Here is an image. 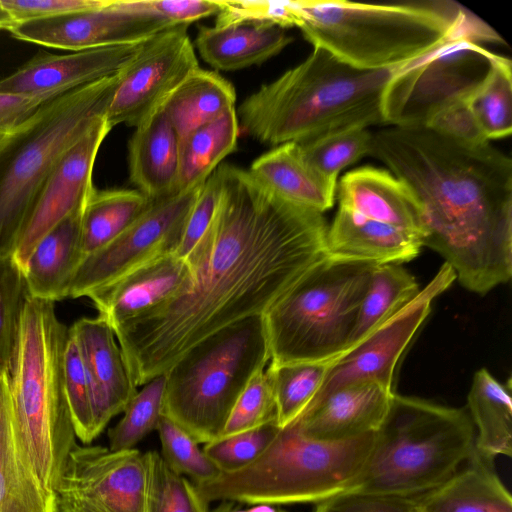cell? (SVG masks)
Returning a JSON list of instances; mask_svg holds the SVG:
<instances>
[{
  "mask_svg": "<svg viewBox=\"0 0 512 512\" xmlns=\"http://www.w3.org/2000/svg\"><path fill=\"white\" fill-rule=\"evenodd\" d=\"M218 171L216 216L186 259L190 288L113 330L136 386L165 374L207 336L263 315L326 255L323 213L279 198L248 170L221 164Z\"/></svg>",
  "mask_w": 512,
  "mask_h": 512,
  "instance_id": "obj_1",
  "label": "cell"
},
{
  "mask_svg": "<svg viewBox=\"0 0 512 512\" xmlns=\"http://www.w3.org/2000/svg\"><path fill=\"white\" fill-rule=\"evenodd\" d=\"M370 154L416 197L421 243L470 292L512 276V161L489 142L466 145L425 127L372 133Z\"/></svg>",
  "mask_w": 512,
  "mask_h": 512,
  "instance_id": "obj_2",
  "label": "cell"
},
{
  "mask_svg": "<svg viewBox=\"0 0 512 512\" xmlns=\"http://www.w3.org/2000/svg\"><path fill=\"white\" fill-rule=\"evenodd\" d=\"M298 28L314 47L361 70L394 69L449 40L504 43L498 33L453 1L365 4L297 1Z\"/></svg>",
  "mask_w": 512,
  "mask_h": 512,
  "instance_id": "obj_3",
  "label": "cell"
},
{
  "mask_svg": "<svg viewBox=\"0 0 512 512\" xmlns=\"http://www.w3.org/2000/svg\"><path fill=\"white\" fill-rule=\"evenodd\" d=\"M399 68L361 70L314 47L303 62L263 84L239 105L240 132L275 147L384 123L382 94Z\"/></svg>",
  "mask_w": 512,
  "mask_h": 512,
  "instance_id": "obj_4",
  "label": "cell"
},
{
  "mask_svg": "<svg viewBox=\"0 0 512 512\" xmlns=\"http://www.w3.org/2000/svg\"><path fill=\"white\" fill-rule=\"evenodd\" d=\"M67 338L54 303L27 296L7 384L19 442L41 485L53 493L77 444L65 391Z\"/></svg>",
  "mask_w": 512,
  "mask_h": 512,
  "instance_id": "obj_5",
  "label": "cell"
},
{
  "mask_svg": "<svg viewBox=\"0 0 512 512\" xmlns=\"http://www.w3.org/2000/svg\"><path fill=\"white\" fill-rule=\"evenodd\" d=\"M474 453L475 428L466 409L395 393L348 492L418 497L446 481Z\"/></svg>",
  "mask_w": 512,
  "mask_h": 512,
  "instance_id": "obj_6",
  "label": "cell"
},
{
  "mask_svg": "<svg viewBox=\"0 0 512 512\" xmlns=\"http://www.w3.org/2000/svg\"><path fill=\"white\" fill-rule=\"evenodd\" d=\"M373 439L374 433L341 441L316 440L292 423L280 428L264 451L245 467L193 484L207 503H319L352 488Z\"/></svg>",
  "mask_w": 512,
  "mask_h": 512,
  "instance_id": "obj_7",
  "label": "cell"
},
{
  "mask_svg": "<svg viewBox=\"0 0 512 512\" xmlns=\"http://www.w3.org/2000/svg\"><path fill=\"white\" fill-rule=\"evenodd\" d=\"M121 72L46 102L0 142V257L20 231L62 156L106 116Z\"/></svg>",
  "mask_w": 512,
  "mask_h": 512,
  "instance_id": "obj_8",
  "label": "cell"
},
{
  "mask_svg": "<svg viewBox=\"0 0 512 512\" xmlns=\"http://www.w3.org/2000/svg\"><path fill=\"white\" fill-rule=\"evenodd\" d=\"M269 360L262 315L207 336L165 373L162 415L198 444L218 439L238 397Z\"/></svg>",
  "mask_w": 512,
  "mask_h": 512,
  "instance_id": "obj_9",
  "label": "cell"
},
{
  "mask_svg": "<svg viewBox=\"0 0 512 512\" xmlns=\"http://www.w3.org/2000/svg\"><path fill=\"white\" fill-rule=\"evenodd\" d=\"M374 264L327 254L262 315L270 364L326 362L350 345Z\"/></svg>",
  "mask_w": 512,
  "mask_h": 512,
  "instance_id": "obj_10",
  "label": "cell"
},
{
  "mask_svg": "<svg viewBox=\"0 0 512 512\" xmlns=\"http://www.w3.org/2000/svg\"><path fill=\"white\" fill-rule=\"evenodd\" d=\"M494 55L460 36L400 67L382 94L383 122L394 127H424L442 107L472 94L486 77Z\"/></svg>",
  "mask_w": 512,
  "mask_h": 512,
  "instance_id": "obj_11",
  "label": "cell"
},
{
  "mask_svg": "<svg viewBox=\"0 0 512 512\" xmlns=\"http://www.w3.org/2000/svg\"><path fill=\"white\" fill-rule=\"evenodd\" d=\"M158 457L76 444L54 490L57 512H152Z\"/></svg>",
  "mask_w": 512,
  "mask_h": 512,
  "instance_id": "obj_12",
  "label": "cell"
},
{
  "mask_svg": "<svg viewBox=\"0 0 512 512\" xmlns=\"http://www.w3.org/2000/svg\"><path fill=\"white\" fill-rule=\"evenodd\" d=\"M202 186L152 200L116 239L83 258L73 278L69 297H89L143 263L176 253Z\"/></svg>",
  "mask_w": 512,
  "mask_h": 512,
  "instance_id": "obj_13",
  "label": "cell"
},
{
  "mask_svg": "<svg viewBox=\"0 0 512 512\" xmlns=\"http://www.w3.org/2000/svg\"><path fill=\"white\" fill-rule=\"evenodd\" d=\"M187 28L175 26L148 39L121 71L106 113L112 127L121 123L139 125L199 67Z\"/></svg>",
  "mask_w": 512,
  "mask_h": 512,
  "instance_id": "obj_14",
  "label": "cell"
},
{
  "mask_svg": "<svg viewBox=\"0 0 512 512\" xmlns=\"http://www.w3.org/2000/svg\"><path fill=\"white\" fill-rule=\"evenodd\" d=\"M455 280L454 271L444 263L412 300L334 360L317 397L356 382H376L393 389L400 357L429 315L433 300Z\"/></svg>",
  "mask_w": 512,
  "mask_h": 512,
  "instance_id": "obj_15",
  "label": "cell"
},
{
  "mask_svg": "<svg viewBox=\"0 0 512 512\" xmlns=\"http://www.w3.org/2000/svg\"><path fill=\"white\" fill-rule=\"evenodd\" d=\"M112 128L106 116L100 119L62 156L48 176L12 252L21 270L37 243L67 216L85 206L95 189L92 173L96 156Z\"/></svg>",
  "mask_w": 512,
  "mask_h": 512,
  "instance_id": "obj_16",
  "label": "cell"
},
{
  "mask_svg": "<svg viewBox=\"0 0 512 512\" xmlns=\"http://www.w3.org/2000/svg\"><path fill=\"white\" fill-rule=\"evenodd\" d=\"M172 27L152 14L124 8L120 0H107L100 8L17 23L9 32L20 41L73 52L146 41Z\"/></svg>",
  "mask_w": 512,
  "mask_h": 512,
  "instance_id": "obj_17",
  "label": "cell"
},
{
  "mask_svg": "<svg viewBox=\"0 0 512 512\" xmlns=\"http://www.w3.org/2000/svg\"><path fill=\"white\" fill-rule=\"evenodd\" d=\"M146 41L68 54L39 52L13 73L0 79V93L61 95L120 73L137 56Z\"/></svg>",
  "mask_w": 512,
  "mask_h": 512,
  "instance_id": "obj_18",
  "label": "cell"
},
{
  "mask_svg": "<svg viewBox=\"0 0 512 512\" xmlns=\"http://www.w3.org/2000/svg\"><path fill=\"white\" fill-rule=\"evenodd\" d=\"M192 273L175 253L156 257L93 292L89 298L114 330L121 324L186 292Z\"/></svg>",
  "mask_w": 512,
  "mask_h": 512,
  "instance_id": "obj_19",
  "label": "cell"
},
{
  "mask_svg": "<svg viewBox=\"0 0 512 512\" xmlns=\"http://www.w3.org/2000/svg\"><path fill=\"white\" fill-rule=\"evenodd\" d=\"M69 332L76 339L91 387L96 437L136 394L121 348L111 326L100 316L77 320Z\"/></svg>",
  "mask_w": 512,
  "mask_h": 512,
  "instance_id": "obj_20",
  "label": "cell"
},
{
  "mask_svg": "<svg viewBox=\"0 0 512 512\" xmlns=\"http://www.w3.org/2000/svg\"><path fill=\"white\" fill-rule=\"evenodd\" d=\"M393 389L376 382L343 385L317 397L295 422L313 439L341 441L374 433L384 421Z\"/></svg>",
  "mask_w": 512,
  "mask_h": 512,
  "instance_id": "obj_21",
  "label": "cell"
},
{
  "mask_svg": "<svg viewBox=\"0 0 512 512\" xmlns=\"http://www.w3.org/2000/svg\"><path fill=\"white\" fill-rule=\"evenodd\" d=\"M422 243L409 231L339 207L328 225V256L374 265L402 264L418 256Z\"/></svg>",
  "mask_w": 512,
  "mask_h": 512,
  "instance_id": "obj_22",
  "label": "cell"
},
{
  "mask_svg": "<svg viewBox=\"0 0 512 512\" xmlns=\"http://www.w3.org/2000/svg\"><path fill=\"white\" fill-rule=\"evenodd\" d=\"M339 207L417 235L421 213L410 188L391 172L362 167L346 173L337 188Z\"/></svg>",
  "mask_w": 512,
  "mask_h": 512,
  "instance_id": "obj_23",
  "label": "cell"
},
{
  "mask_svg": "<svg viewBox=\"0 0 512 512\" xmlns=\"http://www.w3.org/2000/svg\"><path fill=\"white\" fill-rule=\"evenodd\" d=\"M84 207L57 224L33 249L22 270L28 296L53 303L69 297L73 278L84 258Z\"/></svg>",
  "mask_w": 512,
  "mask_h": 512,
  "instance_id": "obj_24",
  "label": "cell"
},
{
  "mask_svg": "<svg viewBox=\"0 0 512 512\" xmlns=\"http://www.w3.org/2000/svg\"><path fill=\"white\" fill-rule=\"evenodd\" d=\"M130 181L151 200L176 193L179 136L161 108L135 127L128 144Z\"/></svg>",
  "mask_w": 512,
  "mask_h": 512,
  "instance_id": "obj_25",
  "label": "cell"
},
{
  "mask_svg": "<svg viewBox=\"0 0 512 512\" xmlns=\"http://www.w3.org/2000/svg\"><path fill=\"white\" fill-rule=\"evenodd\" d=\"M248 172L274 195L292 204L320 213L334 204L337 185L305 160L298 143L273 147L256 158Z\"/></svg>",
  "mask_w": 512,
  "mask_h": 512,
  "instance_id": "obj_26",
  "label": "cell"
},
{
  "mask_svg": "<svg viewBox=\"0 0 512 512\" xmlns=\"http://www.w3.org/2000/svg\"><path fill=\"white\" fill-rule=\"evenodd\" d=\"M293 41L284 28L253 22L199 26L196 48L208 64L221 71L260 65Z\"/></svg>",
  "mask_w": 512,
  "mask_h": 512,
  "instance_id": "obj_27",
  "label": "cell"
},
{
  "mask_svg": "<svg viewBox=\"0 0 512 512\" xmlns=\"http://www.w3.org/2000/svg\"><path fill=\"white\" fill-rule=\"evenodd\" d=\"M0 512H57L55 493L41 485L19 442L6 374L0 376Z\"/></svg>",
  "mask_w": 512,
  "mask_h": 512,
  "instance_id": "obj_28",
  "label": "cell"
},
{
  "mask_svg": "<svg viewBox=\"0 0 512 512\" xmlns=\"http://www.w3.org/2000/svg\"><path fill=\"white\" fill-rule=\"evenodd\" d=\"M476 452L446 481L415 497L419 512H512V497Z\"/></svg>",
  "mask_w": 512,
  "mask_h": 512,
  "instance_id": "obj_29",
  "label": "cell"
},
{
  "mask_svg": "<svg viewBox=\"0 0 512 512\" xmlns=\"http://www.w3.org/2000/svg\"><path fill=\"white\" fill-rule=\"evenodd\" d=\"M468 414L475 428V452L494 462L512 455V398L510 379L498 381L488 370H478L468 393Z\"/></svg>",
  "mask_w": 512,
  "mask_h": 512,
  "instance_id": "obj_30",
  "label": "cell"
},
{
  "mask_svg": "<svg viewBox=\"0 0 512 512\" xmlns=\"http://www.w3.org/2000/svg\"><path fill=\"white\" fill-rule=\"evenodd\" d=\"M235 88L220 74L192 71L161 105L179 139L235 108Z\"/></svg>",
  "mask_w": 512,
  "mask_h": 512,
  "instance_id": "obj_31",
  "label": "cell"
},
{
  "mask_svg": "<svg viewBox=\"0 0 512 512\" xmlns=\"http://www.w3.org/2000/svg\"><path fill=\"white\" fill-rule=\"evenodd\" d=\"M236 108L179 139L176 193L204 184L221 161L237 148Z\"/></svg>",
  "mask_w": 512,
  "mask_h": 512,
  "instance_id": "obj_32",
  "label": "cell"
},
{
  "mask_svg": "<svg viewBox=\"0 0 512 512\" xmlns=\"http://www.w3.org/2000/svg\"><path fill=\"white\" fill-rule=\"evenodd\" d=\"M137 189L93 190L81 219L84 257L103 248L123 233L151 204Z\"/></svg>",
  "mask_w": 512,
  "mask_h": 512,
  "instance_id": "obj_33",
  "label": "cell"
},
{
  "mask_svg": "<svg viewBox=\"0 0 512 512\" xmlns=\"http://www.w3.org/2000/svg\"><path fill=\"white\" fill-rule=\"evenodd\" d=\"M420 291L414 276L399 264L373 267L349 348L382 324Z\"/></svg>",
  "mask_w": 512,
  "mask_h": 512,
  "instance_id": "obj_34",
  "label": "cell"
},
{
  "mask_svg": "<svg viewBox=\"0 0 512 512\" xmlns=\"http://www.w3.org/2000/svg\"><path fill=\"white\" fill-rule=\"evenodd\" d=\"M333 361L270 364L266 373L276 402V423L286 427L309 408L321 391Z\"/></svg>",
  "mask_w": 512,
  "mask_h": 512,
  "instance_id": "obj_35",
  "label": "cell"
},
{
  "mask_svg": "<svg viewBox=\"0 0 512 512\" xmlns=\"http://www.w3.org/2000/svg\"><path fill=\"white\" fill-rule=\"evenodd\" d=\"M469 106L484 136L507 137L512 132V63L495 54L490 69L468 98Z\"/></svg>",
  "mask_w": 512,
  "mask_h": 512,
  "instance_id": "obj_36",
  "label": "cell"
},
{
  "mask_svg": "<svg viewBox=\"0 0 512 512\" xmlns=\"http://www.w3.org/2000/svg\"><path fill=\"white\" fill-rule=\"evenodd\" d=\"M372 133L355 126L327 132L298 143L305 160L323 177L337 185L341 170L370 154Z\"/></svg>",
  "mask_w": 512,
  "mask_h": 512,
  "instance_id": "obj_37",
  "label": "cell"
},
{
  "mask_svg": "<svg viewBox=\"0 0 512 512\" xmlns=\"http://www.w3.org/2000/svg\"><path fill=\"white\" fill-rule=\"evenodd\" d=\"M165 374L157 376L132 397L124 409L123 418L108 431L109 449H133L151 431L156 430L162 417Z\"/></svg>",
  "mask_w": 512,
  "mask_h": 512,
  "instance_id": "obj_38",
  "label": "cell"
},
{
  "mask_svg": "<svg viewBox=\"0 0 512 512\" xmlns=\"http://www.w3.org/2000/svg\"><path fill=\"white\" fill-rule=\"evenodd\" d=\"M27 296L22 270L12 255L0 257V376L10 367Z\"/></svg>",
  "mask_w": 512,
  "mask_h": 512,
  "instance_id": "obj_39",
  "label": "cell"
},
{
  "mask_svg": "<svg viewBox=\"0 0 512 512\" xmlns=\"http://www.w3.org/2000/svg\"><path fill=\"white\" fill-rule=\"evenodd\" d=\"M162 459L179 475L189 476L194 484L215 478L221 471L180 426L162 415L156 428Z\"/></svg>",
  "mask_w": 512,
  "mask_h": 512,
  "instance_id": "obj_40",
  "label": "cell"
},
{
  "mask_svg": "<svg viewBox=\"0 0 512 512\" xmlns=\"http://www.w3.org/2000/svg\"><path fill=\"white\" fill-rule=\"evenodd\" d=\"M64 380L76 437L83 444H90L96 438L91 387L79 345L69 329L64 354Z\"/></svg>",
  "mask_w": 512,
  "mask_h": 512,
  "instance_id": "obj_41",
  "label": "cell"
},
{
  "mask_svg": "<svg viewBox=\"0 0 512 512\" xmlns=\"http://www.w3.org/2000/svg\"><path fill=\"white\" fill-rule=\"evenodd\" d=\"M270 422H276V402L268 374L263 370L253 376L238 397L219 438Z\"/></svg>",
  "mask_w": 512,
  "mask_h": 512,
  "instance_id": "obj_42",
  "label": "cell"
},
{
  "mask_svg": "<svg viewBox=\"0 0 512 512\" xmlns=\"http://www.w3.org/2000/svg\"><path fill=\"white\" fill-rule=\"evenodd\" d=\"M279 429L276 422H270L206 443L203 451L221 472L238 470L255 460Z\"/></svg>",
  "mask_w": 512,
  "mask_h": 512,
  "instance_id": "obj_43",
  "label": "cell"
},
{
  "mask_svg": "<svg viewBox=\"0 0 512 512\" xmlns=\"http://www.w3.org/2000/svg\"><path fill=\"white\" fill-rule=\"evenodd\" d=\"M215 25L240 22L270 24L281 28L298 26L297 1H221Z\"/></svg>",
  "mask_w": 512,
  "mask_h": 512,
  "instance_id": "obj_44",
  "label": "cell"
},
{
  "mask_svg": "<svg viewBox=\"0 0 512 512\" xmlns=\"http://www.w3.org/2000/svg\"><path fill=\"white\" fill-rule=\"evenodd\" d=\"M193 483L175 473L159 454L152 512H208Z\"/></svg>",
  "mask_w": 512,
  "mask_h": 512,
  "instance_id": "obj_45",
  "label": "cell"
},
{
  "mask_svg": "<svg viewBox=\"0 0 512 512\" xmlns=\"http://www.w3.org/2000/svg\"><path fill=\"white\" fill-rule=\"evenodd\" d=\"M221 177L218 168L204 182L185 224L176 255L186 260L208 231L221 199Z\"/></svg>",
  "mask_w": 512,
  "mask_h": 512,
  "instance_id": "obj_46",
  "label": "cell"
},
{
  "mask_svg": "<svg viewBox=\"0 0 512 512\" xmlns=\"http://www.w3.org/2000/svg\"><path fill=\"white\" fill-rule=\"evenodd\" d=\"M120 3L126 9L157 16L173 27L188 26L217 15L222 9L221 0H120Z\"/></svg>",
  "mask_w": 512,
  "mask_h": 512,
  "instance_id": "obj_47",
  "label": "cell"
},
{
  "mask_svg": "<svg viewBox=\"0 0 512 512\" xmlns=\"http://www.w3.org/2000/svg\"><path fill=\"white\" fill-rule=\"evenodd\" d=\"M468 98L442 107L429 118L424 127L466 145L489 142L474 117Z\"/></svg>",
  "mask_w": 512,
  "mask_h": 512,
  "instance_id": "obj_48",
  "label": "cell"
},
{
  "mask_svg": "<svg viewBox=\"0 0 512 512\" xmlns=\"http://www.w3.org/2000/svg\"><path fill=\"white\" fill-rule=\"evenodd\" d=\"M313 512H419L415 497L344 492L319 503Z\"/></svg>",
  "mask_w": 512,
  "mask_h": 512,
  "instance_id": "obj_49",
  "label": "cell"
},
{
  "mask_svg": "<svg viewBox=\"0 0 512 512\" xmlns=\"http://www.w3.org/2000/svg\"><path fill=\"white\" fill-rule=\"evenodd\" d=\"M107 0H0L14 22L49 19L100 8Z\"/></svg>",
  "mask_w": 512,
  "mask_h": 512,
  "instance_id": "obj_50",
  "label": "cell"
},
{
  "mask_svg": "<svg viewBox=\"0 0 512 512\" xmlns=\"http://www.w3.org/2000/svg\"><path fill=\"white\" fill-rule=\"evenodd\" d=\"M56 94L18 95L0 93V142L30 119Z\"/></svg>",
  "mask_w": 512,
  "mask_h": 512,
  "instance_id": "obj_51",
  "label": "cell"
},
{
  "mask_svg": "<svg viewBox=\"0 0 512 512\" xmlns=\"http://www.w3.org/2000/svg\"><path fill=\"white\" fill-rule=\"evenodd\" d=\"M212 512H249L243 509L238 502L230 500H222L221 503Z\"/></svg>",
  "mask_w": 512,
  "mask_h": 512,
  "instance_id": "obj_52",
  "label": "cell"
},
{
  "mask_svg": "<svg viewBox=\"0 0 512 512\" xmlns=\"http://www.w3.org/2000/svg\"><path fill=\"white\" fill-rule=\"evenodd\" d=\"M248 511L249 512H288L287 510L283 509L280 505L267 504V503L254 504L250 508H248Z\"/></svg>",
  "mask_w": 512,
  "mask_h": 512,
  "instance_id": "obj_53",
  "label": "cell"
},
{
  "mask_svg": "<svg viewBox=\"0 0 512 512\" xmlns=\"http://www.w3.org/2000/svg\"><path fill=\"white\" fill-rule=\"evenodd\" d=\"M15 24L9 13L0 4V30H7L9 32Z\"/></svg>",
  "mask_w": 512,
  "mask_h": 512,
  "instance_id": "obj_54",
  "label": "cell"
}]
</instances>
